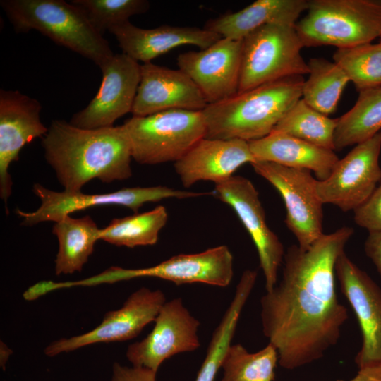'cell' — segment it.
<instances>
[{
	"mask_svg": "<svg viewBox=\"0 0 381 381\" xmlns=\"http://www.w3.org/2000/svg\"><path fill=\"white\" fill-rule=\"evenodd\" d=\"M353 232L343 226L307 250L292 245L285 252L280 282L260 299L262 332L282 368L315 361L339 339L348 311L337 296L335 265Z\"/></svg>",
	"mask_w": 381,
	"mask_h": 381,
	"instance_id": "6da1fadb",
	"label": "cell"
},
{
	"mask_svg": "<svg viewBox=\"0 0 381 381\" xmlns=\"http://www.w3.org/2000/svg\"><path fill=\"white\" fill-rule=\"evenodd\" d=\"M42 145L66 192H80L95 179L108 183L132 176L131 144L123 125L86 129L54 120Z\"/></svg>",
	"mask_w": 381,
	"mask_h": 381,
	"instance_id": "7a4b0ae2",
	"label": "cell"
},
{
	"mask_svg": "<svg viewBox=\"0 0 381 381\" xmlns=\"http://www.w3.org/2000/svg\"><path fill=\"white\" fill-rule=\"evenodd\" d=\"M303 76H292L237 92L202 111L206 138L251 141L270 134L302 97Z\"/></svg>",
	"mask_w": 381,
	"mask_h": 381,
	"instance_id": "3957f363",
	"label": "cell"
},
{
	"mask_svg": "<svg viewBox=\"0 0 381 381\" xmlns=\"http://www.w3.org/2000/svg\"><path fill=\"white\" fill-rule=\"evenodd\" d=\"M16 32L36 30L101 68L113 56L108 41L82 10L63 0H1Z\"/></svg>",
	"mask_w": 381,
	"mask_h": 381,
	"instance_id": "277c9868",
	"label": "cell"
},
{
	"mask_svg": "<svg viewBox=\"0 0 381 381\" xmlns=\"http://www.w3.org/2000/svg\"><path fill=\"white\" fill-rule=\"evenodd\" d=\"M295 25L303 47L346 48L381 37V1L311 0Z\"/></svg>",
	"mask_w": 381,
	"mask_h": 381,
	"instance_id": "5b68a950",
	"label": "cell"
},
{
	"mask_svg": "<svg viewBox=\"0 0 381 381\" xmlns=\"http://www.w3.org/2000/svg\"><path fill=\"white\" fill-rule=\"evenodd\" d=\"M132 159L141 164L176 162L205 137L202 111L169 109L146 116H132L123 124Z\"/></svg>",
	"mask_w": 381,
	"mask_h": 381,
	"instance_id": "8992f818",
	"label": "cell"
},
{
	"mask_svg": "<svg viewBox=\"0 0 381 381\" xmlns=\"http://www.w3.org/2000/svg\"><path fill=\"white\" fill-rule=\"evenodd\" d=\"M295 25H265L243 40L238 92L308 73Z\"/></svg>",
	"mask_w": 381,
	"mask_h": 381,
	"instance_id": "52a82bcc",
	"label": "cell"
},
{
	"mask_svg": "<svg viewBox=\"0 0 381 381\" xmlns=\"http://www.w3.org/2000/svg\"><path fill=\"white\" fill-rule=\"evenodd\" d=\"M257 174L281 195L286 207L285 224L298 246L308 249L323 234V203L317 193L318 179L308 169L255 161L250 164Z\"/></svg>",
	"mask_w": 381,
	"mask_h": 381,
	"instance_id": "ba28073f",
	"label": "cell"
},
{
	"mask_svg": "<svg viewBox=\"0 0 381 381\" xmlns=\"http://www.w3.org/2000/svg\"><path fill=\"white\" fill-rule=\"evenodd\" d=\"M234 275L233 255L224 245L193 254H179L156 265L140 269L111 267L99 274L77 282L78 286L114 283L140 277H156L176 285L204 283L226 287Z\"/></svg>",
	"mask_w": 381,
	"mask_h": 381,
	"instance_id": "9c48e42d",
	"label": "cell"
},
{
	"mask_svg": "<svg viewBox=\"0 0 381 381\" xmlns=\"http://www.w3.org/2000/svg\"><path fill=\"white\" fill-rule=\"evenodd\" d=\"M33 192L41 201L39 207L31 212H23L19 209L16 212L23 218L22 225L24 226H33L44 222H56L66 215L92 207L120 205L131 209L135 214L147 202H155L171 198L183 199L210 194L177 190L162 186L125 188L107 193L86 194L82 191H54L40 183L34 185Z\"/></svg>",
	"mask_w": 381,
	"mask_h": 381,
	"instance_id": "30bf717a",
	"label": "cell"
},
{
	"mask_svg": "<svg viewBox=\"0 0 381 381\" xmlns=\"http://www.w3.org/2000/svg\"><path fill=\"white\" fill-rule=\"evenodd\" d=\"M380 152L381 131L356 145L339 159L326 179L318 180L317 193L321 202L345 212L361 205L381 179Z\"/></svg>",
	"mask_w": 381,
	"mask_h": 381,
	"instance_id": "8fae6325",
	"label": "cell"
},
{
	"mask_svg": "<svg viewBox=\"0 0 381 381\" xmlns=\"http://www.w3.org/2000/svg\"><path fill=\"white\" fill-rule=\"evenodd\" d=\"M212 193L234 210L250 236L258 251L266 291H271L277 283L285 250L278 236L267 224L257 189L248 179L234 175L215 184Z\"/></svg>",
	"mask_w": 381,
	"mask_h": 381,
	"instance_id": "7c38bea8",
	"label": "cell"
},
{
	"mask_svg": "<svg viewBox=\"0 0 381 381\" xmlns=\"http://www.w3.org/2000/svg\"><path fill=\"white\" fill-rule=\"evenodd\" d=\"M200 322L183 306L181 298L165 302L155 320L150 334L128 346L126 358L133 367L157 372L170 357L197 350Z\"/></svg>",
	"mask_w": 381,
	"mask_h": 381,
	"instance_id": "4fadbf2b",
	"label": "cell"
},
{
	"mask_svg": "<svg viewBox=\"0 0 381 381\" xmlns=\"http://www.w3.org/2000/svg\"><path fill=\"white\" fill-rule=\"evenodd\" d=\"M100 68L102 80L97 93L70 121L76 127L113 126L116 120L131 112L140 81L141 65L122 53L114 54Z\"/></svg>",
	"mask_w": 381,
	"mask_h": 381,
	"instance_id": "5bb4252c",
	"label": "cell"
},
{
	"mask_svg": "<svg viewBox=\"0 0 381 381\" xmlns=\"http://www.w3.org/2000/svg\"><path fill=\"white\" fill-rule=\"evenodd\" d=\"M335 273L362 333V345L355 362L359 370L381 367V289L345 252L337 259Z\"/></svg>",
	"mask_w": 381,
	"mask_h": 381,
	"instance_id": "9a60e30c",
	"label": "cell"
},
{
	"mask_svg": "<svg viewBox=\"0 0 381 381\" xmlns=\"http://www.w3.org/2000/svg\"><path fill=\"white\" fill-rule=\"evenodd\" d=\"M165 302L161 290L142 287L131 294L121 308L107 312L101 323L92 330L56 340L46 347L44 353L54 356L92 344L133 339L147 325L155 321Z\"/></svg>",
	"mask_w": 381,
	"mask_h": 381,
	"instance_id": "2e32d148",
	"label": "cell"
},
{
	"mask_svg": "<svg viewBox=\"0 0 381 381\" xmlns=\"http://www.w3.org/2000/svg\"><path fill=\"white\" fill-rule=\"evenodd\" d=\"M243 40L222 37L205 49L177 57L179 69L197 85L207 104L223 101L238 91Z\"/></svg>",
	"mask_w": 381,
	"mask_h": 381,
	"instance_id": "e0dca14e",
	"label": "cell"
},
{
	"mask_svg": "<svg viewBox=\"0 0 381 381\" xmlns=\"http://www.w3.org/2000/svg\"><path fill=\"white\" fill-rule=\"evenodd\" d=\"M42 105L36 99L15 90H0V197L7 209L13 182L8 169L35 138L47 132L40 120Z\"/></svg>",
	"mask_w": 381,
	"mask_h": 381,
	"instance_id": "ac0fdd59",
	"label": "cell"
},
{
	"mask_svg": "<svg viewBox=\"0 0 381 381\" xmlns=\"http://www.w3.org/2000/svg\"><path fill=\"white\" fill-rule=\"evenodd\" d=\"M207 105L197 85L184 72L151 62L141 65V77L131 110L146 116L169 109L202 111Z\"/></svg>",
	"mask_w": 381,
	"mask_h": 381,
	"instance_id": "d6986e66",
	"label": "cell"
},
{
	"mask_svg": "<svg viewBox=\"0 0 381 381\" xmlns=\"http://www.w3.org/2000/svg\"><path fill=\"white\" fill-rule=\"evenodd\" d=\"M255 161L248 141L204 138L174 163V169L183 186L190 188L200 181H225L242 165Z\"/></svg>",
	"mask_w": 381,
	"mask_h": 381,
	"instance_id": "ffe728a7",
	"label": "cell"
},
{
	"mask_svg": "<svg viewBox=\"0 0 381 381\" xmlns=\"http://www.w3.org/2000/svg\"><path fill=\"white\" fill-rule=\"evenodd\" d=\"M123 53L144 64L181 45H193L205 49L222 38L218 34L196 27L160 25L143 29L130 21L109 29Z\"/></svg>",
	"mask_w": 381,
	"mask_h": 381,
	"instance_id": "44dd1931",
	"label": "cell"
},
{
	"mask_svg": "<svg viewBox=\"0 0 381 381\" xmlns=\"http://www.w3.org/2000/svg\"><path fill=\"white\" fill-rule=\"evenodd\" d=\"M248 144L255 161L308 169L319 181L330 175L339 159L334 150L274 131L262 138L248 141Z\"/></svg>",
	"mask_w": 381,
	"mask_h": 381,
	"instance_id": "7402d4cb",
	"label": "cell"
},
{
	"mask_svg": "<svg viewBox=\"0 0 381 381\" xmlns=\"http://www.w3.org/2000/svg\"><path fill=\"white\" fill-rule=\"evenodd\" d=\"M308 4L306 0H257L238 11L207 20L204 28L224 38L243 40L265 25L294 26Z\"/></svg>",
	"mask_w": 381,
	"mask_h": 381,
	"instance_id": "603a6c76",
	"label": "cell"
},
{
	"mask_svg": "<svg viewBox=\"0 0 381 381\" xmlns=\"http://www.w3.org/2000/svg\"><path fill=\"white\" fill-rule=\"evenodd\" d=\"M99 230L88 215L80 218L66 215L54 222L52 233L59 243L54 269L56 275L83 270L99 240Z\"/></svg>",
	"mask_w": 381,
	"mask_h": 381,
	"instance_id": "cb8c5ba5",
	"label": "cell"
},
{
	"mask_svg": "<svg viewBox=\"0 0 381 381\" xmlns=\"http://www.w3.org/2000/svg\"><path fill=\"white\" fill-rule=\"evenodd\" d=\"M358 92L353 107L337 119L335 150L356 145L381 131V86Z\"/></svg>",
	"mask_w": 381,
	"mask_h": 381,
	"instance_id": "d4e9b609",
	"label": "cell"
},
{
	"mask_svg": "<svg viewBox=\"0 0 381 381\" xmlns=\"http://www.w3.org/2000/svg\"><path fill=\"white\" fill-rule=\"evenodd\" d=\"M307 64L308 77L303 84L301 99L328 116L335 111L349 79L337 64L324 58H311Z\"/></svg>",
	"mask_w": 381,
	"mask_h": 381,
	"instance_id": "484cf974",
	"label": "cell"
},
{
	"mask_svg": "<svg viewBox=\"0 0 381 381\" xmlns=\"http://www.w3.org/2000/svg\"><path fill=\"white\" fill-rule=\"evenodd\" d=\"M167 221V209L159 205L146 212L112 219L100 229L99 240L128 248L155 245Z\"/></svg>",
	"mask_w": 381,
	"mask_h": 381,
	"instance_id": "4316f807",
	"label": "cell"
},
{
	"mask_svg": "<svg viewBox=\"0 0 381 381\" xmlns=\"http://www.w3.org/2000/svg\"><path fill=\"white\" fill-rule=\"evenodd\" d=\"M337 119H332L299 99L273 131L282 132L314 145L335 150Z\"/></svg>",
	"mask_w": 381,
	"mask_h": 381,
	"instance_id": "83f0119b",
	"label": "cell"
},
{
	"mask_svg": "<svg viewBox=\"0 0 381 381\" xmlns=\"http://www.w3.org/2000/svg\"><path fill=\"white\" fill-rule=\"evenodd\" d=\"M279 356L271 343L249 353L241 344H231L222 363V381H273Z\"/></svg>",
	"mask_w": 381,
	"mask_h": 381,
	"instance_id": "f1b7e54d",
	"label": "cell"
},
{
	"mask_svg": "<svg viewBox=\"0 0 381 381\" xmlns=\"http://www.w3.org/2000/svg\"><path fill=\"white\" fill-rule=\"evenodd\" d=\"M333 59L358 92L381 86L380 42L337 49Z\"/></svg>",
	"mask_w": 381,
	"mask_h": 381,
	"instance_id": "f546056e",
	"label": "cell"
},
{
	"mask_svg": "<svg viewBox=\"0 0 381 381\" xmlns=\"http://www.w3.org/2000/svg\"><path fill=\"white\" fill-rule=\"evenodd\" d=\"M248 298L246 292L235 291L231 302L212 334L195 381H214L226 352L231 344L241 313Z\"/></svg>",
	"mask_w": 381,
	"mask_h": 381,
	"instance_id": "4dcf8cb0",
	"label": "cell"
},
{
	"mask_svg": "<svg viewBox=\"0 0 381 381\" xmlns=\"http://www.w3.org/2000/svg\"><path fill=\"white\" fill-rule=\"evenodd\" d=\"M71 3L83 11L102 35L150 8V2L146 0H73Z\"/></svg>",
	"mask_w": 381,
	"mask_h": 381,
	"instance_id": "1f68e13d",
	"label": "cell"
},
{
	"mask_svg": "<svg viewBox=\"0 0 381 381\" xmlns=\"http://www.w3.org/2000/svg\"><path fill=\"white\" fill-rule=\"evenodd\" d=\"M353 212L358 226L368 233L381 231V179L369 198Z\"/></svg>",
	"mask_w": 381,
	"mask_h": 381,
	"instance_id": "d6a6232c",
	"label": "cell"
},
{
	"mask_svg": "<svg viewBox=\"0 0 381 381\" xmlns=\"http://www.w3.org/2000/svg\"><path fill=\"white\" fill-rule=\"evenodd\" d=\"M157 373L144 368H128L114 363L111 381H156Z\"/></svg>",
	"mask_w": 381,
	"mask_h": 381,
	"instance_id": "836d02e7",
	"label": "cell"
},
{
	"mask_svg": "<svg viewBox=\"0 0 381 381\" xmlns=\"http://www.w3.org/2000/svg\"><path fill=\"white\" fill-rule=\"evenodd\" d=\"M364 250L381 277V231L368 233L364 243Z\"/></svg>",
	"mask_w": 381,
	"mask_h": 381,
	"instance_id": "e575fe53",
	"label": "cell"
},
{
	"mask_svg": "<svg viewBox=\"0 0 381 381\" xmlns=\"http://www.w3.org/2000/svg\"><path fill=\"white\" fill-rule=\"evenodd\" d=\"M349 381H381V367L361 369Z\"/></svg>",
	"mask_w": 381,
	"mask_h": 381,
	"instance_id": "d590c367",
	"label": "cell"
},
{
	"mask_svg": "<svg viewBox=\"0 0 381 381\" xmlns=\"http://www.w3.org/2000/svg\"><path fill=\"white\" fill-rule=\"evenodd\" d=\"M380 42H381V37H380Z\"/></svg>",
	"mask_w": 381,
	"mask_h": 381,
	"instance_id": "8d00e7d4",
	"label": "cell"
}]
</instances>
